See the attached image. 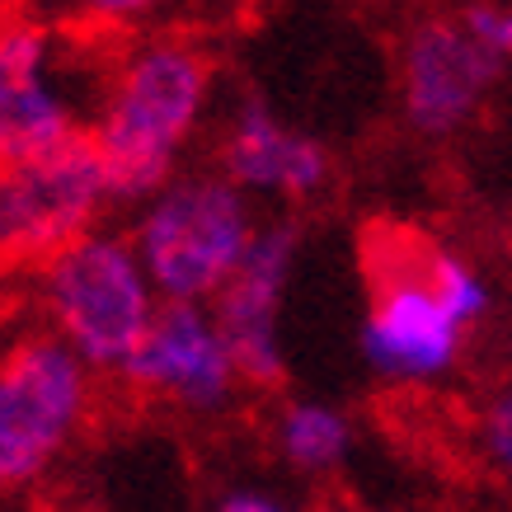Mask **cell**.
<instances>
[{
  "label": "cell",
  "instance_id": "1",
  "mask_svg": "<svg viewBox=\"0 0 512 512\" xmlns=\"http://www.w3.org/2000/svg\"><path fill=\"white\" fill-rule=\"evenodd\" d=\"M212 104V62L188 38H151L113 71L90 146L109 202H146L179 174V156Z\"/></svg>",
  "mask_w": 512,
  "mask_h": 512
},
{
  "label": "cell",
  "instance_id": "2",
  "mask_svg": "<svg viewBox=\"0 0 512 512\" xmlns=\"http://www.w3.org/2000/svg\"><path fill=\"white\" fill-rule=\"evenodd\" d=\"M259 231L254 207L221 174H174L141 202L132 249L160 301L212 306Z\"/></svg>",
  "mask_w": 512,
  "mask_h": 512
},
{
  "label": "cell",
  "instance_id": "3",
  "mask_svg": "<svg viewBox=\"0 0 512 512\" xmlns=\"http://www.w3.org/2000/svg\"><path fill=\"white\" fill-rule=\"evenodd\" d=\"M43 301L57 339L90 372L123 376L160 311V296L127 235L90 231L43 264Z\"/></svg>",
  "mask_w": 512,
  "mask_h": 512
},
{
  "label": "cell",
  "instance_id": "4",
  "mask_svg": "<svg viewBox=\"0 0 512 512\" xmlns=\"http://www.w3.org/2000/svg\"><path fill=\"white\" fill-rule=\"evenodd\" d=\"M362 268L372 301L357 329V348L372 376L390 386H433L456 372L470 329L442 306L428 278V240L409 231L372 235Z\"/></svg>",
  "mask_w": 512,
  "mask_h": 512
},
{
  "label": "cell",
  "instance_id": "5",
  "mask_svg": "<svg viewBox=\"0 0 512 512\" xmlns=\"http://www.w3.org/2000/svg\"><path fill=\"white\" fill-rule=\"evenodd\" d=\"M94 409V372L57 334H33L0 357V494L47 475Z\"/></svg>",
  "mask_w": 512,
  "mask_h": 512
},
{
  "label": "cell",
  "instance_id": "6",
  "mask_svg": "<svg viewBox=\"0 0 512 512\" xmlns=\"http://www.w3.org/2000/svg\"><path fill=\"white\" fill-rule=\"evenodd\" d=\"M109 207V184L90 146V132L29 165L0 170V264L52 259Z\"/></svg>",
  "mask_w": 512,
  "mask_h": 512
},
{
  "label": "cell",
  "instance_id": "7",
  "mask_svg": "<svg viewBox=\"0 0 512 512\" xmlns=\"http://www.w3.org/2000/svg\"><path fill=\"white\" fill-rule=\"evenodd\" d=\"M301 254V226L296 221H259L245 259L231 282L212 296V320L235 357L240 386L273 390L287 376L282 353V306Z\"/></svg>",
  "mask_w": 512,
  "mask_h": 512
},
{
  "label": "cell",
  "instance_id": "8",
  "mask_svg": "<svg viewBox=\"0 0 512 512\" xmlns=\"http://www.w3.org/2000/svg\"><path fill=\"white\" fill-rule=\"evenodd\" d=\"M503 66L484 52L461 15L419 19L400 47V109L419 137L447 141L484 113Z\"/></svg>",
  "mask_w": 512,
  "mask_h": 512
},
{
  "label": "cell",
  "instance_id": "9",
  "mask_svg": "<svg viewBox=\"0 0 512 512\" xmlns=\"http://www.w3.org/2000/svg\"><path fill=\"white\" fill-rule=\"evenodd\" d=\"M123 381L184 414H221L240 390V372L212 320V306L188 301H160L146 339L123 367Z\"/></svg>",
  "mask_w": 512,
  "mask_h": 512
},
{
  "label": "cell",
  "instance_id": "10",
  "mask_svg": "<svg viewBox=\"0 0 512 512\" xmlns=\"http://www.w3.org/2000/svg\"><path fill=\"white\" fill-rule=\"evenodd\" d=\"M80 132L76 99L52 71L43 24H0V170L71 146Z\"/></svg>",
  "mask_w": 512,
  "mask_h": 512
},
{
  "label": "cell",
  "instance_id": "11",
  "mask_svg": "<svg viewBox=\"0 0 512 512\" xmlns=\"http://www.w3.org/2000/svg\"><path fill=\"white\" fill-rule=\"evenodd\" d=\"M221 179H231L245 198L306 202L320 198L334 179L329 146L301 127L282 123L264 99H240L221 132Z\"/></svg>",
  "mask_w": 512,
  "mask_h": 512
},
{
  "label": "cell",
  "instance_id": "12",
  "mask_svg": "<svg viewBox=\"0 0 512 512\" xmlns=\"http://www.w3.org/2000/svg\"><path fill=\"white\" fill-rule=\"evenodd\" d=\"M273 447L296 475H329L353 451V419L329 400H287L273 419Z\"/></svg>",
  "mask_w": 512,
  "mask_h": 512
},
{
  "label": "cell",
  "instance_id": "13",
  "mask_svg": "<svg viewBox=\"0 0 512 512\" xmlns=\"http://www.w3.org/2000/svg\"><path fill=\"white\" fill-rule=\"evenodd\" d=\"M428 278H433L442 306H447L466 329L489 320V311H494V287L484 278V268L470 264L466 254H456V249L428 240Z\"/></svg>",
  "mask_w": 512,
  "mask_h": 512
},
{
  "label": "cell",
  "instance_id": "14",
  "mask_svg": "<svg viewBox=\"0 0 512 512\" xmlns=\"http://www.w3.org/2000/svg\"><path fill=\"white\" fill-rule=\"evenodd\" d=\"M480 451L489 470L512 489V376H503L480 404Z\"/></svg>",
  "mask_w": 512,
  "mask_h": 512
},
{
  "label": "cell",
  "instance_id": "15",
  "mask_svg": "<svg viewBox=\"0 0 512 512\" xmlns=\"http://www.w3.org/2000/svg\"><path fill=\"white\" fill-rule=\"evenodd\" d=\"M461 24H466L470 38H475L498 66L512 62V5H503V0H475V5L461 10Z\"/></svg>",
  "mask_w": 512,
  "mask_h": 512
},
{
  "label": "cell",
  "instance_id": "16",
  "mask_svg": "<svg viewBox=\"0 0 512 512\" xmlns=\"http://www.w3.org/2000/svg\"><path fill=\"white\" fill-rule=\"evenodd\" d=\"M94 19H104V24H132V19H146L156 10L160 0H80Z\"/></svg>",
  "mask_w": 512,
  "mask_h": 512
},
{
  "label": "cell",
  "instance_id": "17",
  "mask_svg": "<svg viewBox=\"0 0 512 512\" xmlns=\"http://www.w3.org/2000/svg\"><path fill=\"white\" fill-rule=\"evenodd\" d=\"M217 512H296V508L282 503L278 494H268V489H231L217 503Z\"/></svg>",
  "mask_w": 512,
  "mask_h": 512
}]
</instances>
